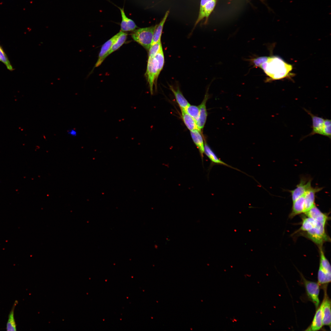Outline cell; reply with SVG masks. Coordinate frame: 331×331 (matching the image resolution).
Returning a JSON list of instances; mask_svg holds the SVG:
<instances>
[{
    "instance_id": "obj_1",
    "label": "cell",
    "mask_w": 331,
    "mask_h": 331,
    "mask_svg": "<svg viewBox=\"0 0 331 331\" xmlns=\"http://www.w3.org/2000/svg\"><path fill=\"white\" fill-rule=\"evenodd\" d=\"M268 76L267 82L280 80L289 77L292 70L291 64L279 56L268 57L267 60L260 67Z\"/></svg>"
},
{
    "instance_id": "obj_2",
    "label": "cell",
    "mask_w": 331,
    "mask_h": 331,
    "mask_svg": "<svg viewBox=\"0 0 331 331\" xmlns=\"http://www.w3.org/2000/svg\"><path fill=\"white\" fill-rule=\"evenodd\" d=\"M157 25L134 30L131 34V37L135 41L149 50L152 43L154 33Z\"/></svg>"
},
{
    "instance_id": "obj_3",
    "label": "cell",
    "mask_w": 331,
    "mask_h": 331,
    "mask_svg": "<svg viewBox=\"0 0 331 331\" xmlns=\"http://www.w3.org/2000/svg\"><path fill=\"white\" fill-rule=\"evenodd\" d=\"M161 71L155 58H148L145 76L151 94L153 93L154 86L156 84L158 78Z\"/></svg>"
},
{
    "instance_id": "obj_4",
    "label": "cell",
    "mask_w": 331,
    "mask_h": 331,
    "mask_svg": "<svg viewBox=\"0 0 331 331\" xmlns=\"http://www.w3.org/2000/svg\"><path fill=\"white\" fill-rule=\"evenodd\" d=\"M325 225L318 221L316 225L306 232L307 237L320 246L324 242L329 240L325 231Z\"/></svg>"
},
{
    "instance_id": "obj_5",
    "label": "cell",
    "mask_w": 331,
    "mask_h": 331,
    "mask_svg": "<svg viewBox=\"0 0 331 331\" xmlns=\"http://www.w3.org/2000/svg\"><path fill=\"white\" fill-rule=\"evenodd\" d=\"M312 178L310 177L302 176L299 183L294 189L289 190L291 194L292 202L304 195L306 192L312 186Z\"/></svg>"
},
{
    "instance_id": "obj_6",
    "label": "cell",
    "mask_w": 331,
    "mask_h": 331,
    "mask_svg": "<svg viewBox=\"0 0 331 331\" xmlns=\"http://www.w3.org/2000/svg\"><path fill=\"white\" fill-rule=\"evenodd\" d=\"M302 277L307 295L315 305L316 308L317 309L320 304L319 298L320 285L318 283L306 280L303 276Z\"/></svg>"
},
{
    "instance_id": "obj_7",
    "label": "cell",
    "mask_w": 331,
    "mask_h": 331,
    "mask_svg": "<svg viewBox=\"0 0 331 331\" xmlns=\"http://www.w3.org/2000/svg\"><path fill=\"white\" fill-rule=\"evenodd\" d=\"M303 109L310 115L311 118L312 124L311 127L312 128V131L309 134L303 137L301 140L308 136H311L316 134L322 135L323 128L325 119L322 117H320L313 114L310 111L305 108H303Z\"/></svg>"
},
{
    "instance_id": "obj_8",
    "label": "cell",
    "mask_w": 331,
    "mask_h": 331,
    "mask_svg": "<svg viewBox=\"0 0 331 331\" xmlns=\"http://www.w3.org/2000/svg\"><path fill=\"white\" fill-rule=\"evenodd\" d=\"M323 187H312L304 195V212L307 211L315 205V203L316 194L321 191Z\"/></svg>"
},
{
    "instance_id": "obj_9",
    "label": "cell",
    "mask_w": 331,
    "mask_h": 331,
    "mask_svg": "<svg viewBox=\"0 0 331 331\" xmlns=\"http://www.w3.org/2000/svg\"><path fill=\"white\" fill-rule=\"evenodd\" d=\"M120 33V31L107 41L102 46L101 51L99 54L96 63L95 67L99 66L107 57V55L114 42L116 40Z\"/></svg>"
},
{
    "instance_id": "obj_10",
    "label": "cell",
    "mask_w": 331,
    "mask_h": 331,
    "mask_svg": "<svg viewBox=\"0 0 331 331\" xmlns=\"http://www.w3.org/2000/svg\"><path fill=\"white\" fill-rule=\"evenodd\" d=\"M324 298L322 301L323 325L331 326V300L328 296L326 290L324 291Z\"/></svg>"
},
{
    "instance_id": "obj_11",
    "label": "cell",
    "mask_w": 331,
    "mask_h": 331,
    "mask_svg": "<svg viewBox=\"0 0 331 331\" xmlns=\"http://www.w3.org/2000/svg\"><path fill=\"white\" fill-rule=\"evenodd\" d=\"M207 93L206 94L204 99L201 104L198 106L199 108V116L196 122L197 129L200 131L203 128L205 124L207 116L206 103L208 98Z\"/></svg>"
},
{
    "instance_id": "obj_12",
    "label": "cell",
    "mask_w": 331,
    "mask_h": 331,
    "mask_svg": "<svg viewBox=\"0 0 331 331\" xmlns=\"http://www.w3.org/2000/svg\"><path fill=\"white\" fill-rule=\"evenodd\" d=\"M322 302L319 307L317 308L314 318L310 326L306 330V331H315L320 330L323 326Z\"/></svg>"
},
{
    "instance_id": "obj_13",
    "label": "cell",
    "mask_w": 331,
    "mask_h": 331,
    "mask_svg": "<svg viewBox=\"0 0 331 331\" xmlns=\"http://www.w3.org/2000/svg\"><path fill=\"white\" fill-rule=\"evenodd\" d=\"M304 213L307 217L325 224L328 219L327 215L322 212L315 205Z\"/></svg>"
},
{
    "instance_id": "obj_14",
    "label": "cell",
    "mask_w": 331,
    "mask_h": 331,
    "mask_svg": "<svg viewBox=\"0 0 331 331\" xmlns=\"http://www.w3.org/2000/svg\"><path fill=\"white\" fill-rule=\"evenodd\" d=\"M201 131L197 129L190 131L192 139L198 149L203 161L204 153V143Z\"/></svg>"
},
{
    "instance_id": "obj_15",
    "label": "cell",
    "mask_w": 331,
    "mask_h": 331,
    "mask_svg": "<svg viewBox=\"0 0 331 331\" xmlns=\"http://www.w3.org/2000/svg\"><path fill=\"white\" fill-rule=\"evenodd\" d=\"M119 8L122 17L120 24L121 31L125 32L134 30L137 27L135 22L126 16L123 8Z\"/></svg>"
},
{
    "instance_id": "obj_16",
    "label": "cell",
    "mask_w": 331,
    "mask_h": 331,
    "mask_svg": "<svg viewBox=\"0 0 331 331\" xmlns=\"http://www.w3.org/2000/svg\"><path fill=\"white\" fill-rule=\"evenodd\" d=\"M216 3V0L210 1L206 4L203 9L199 11L198 18L195 24V26L204 17L206 18L205 22H207L209 16L215 8Z\"/></svg>"
},
{
    "instance_id": "obj_17",
    "label": "cell",
    "mask_w": 331,
    "mask_h": 331,
    "mask_svg": "<svg viewBox=\"0 0 331 331\" xmlns=\"http://www.w3.org/2000/svg\"><path fill=\"white\" fill-rule=\"evenodd\" d=\"M204 153H205L207 156L208 157L211 163L214 164L222 165L237 170H238L242 172L239 169L228 165V164H226L219 159L208 145L205 141L204 143Z\"/></svg>"
},
{
    "instance_id": "obj_18",
    "label": "cell",
    "mask_w": 331,
    "mask_h": 331,
    "mask_svg": "<svg viewBox=\"0 0 331 331\" xmlns=\"http://www.w3.org/2000/svg\"><path fill=\"white\" fill-rule=\"evenodd\" d=\"M305 209L304 198V195L293 202L291 211L290 217L292 218L295 216L304 213Z\"/></svg>"
},
{
    "instance_id": "obj_19",
    "label": "cell",
    "mask_w": 331,
    "mask_h": 331,
    "mask_svg": "<svg viewBox=\"0 0 331 331\" xmlns=\"http://www.w3.org/2000/svg\"><path fill=\"white\" fill-rule=\"evenodd\" d=\"M169 89L174 94L177 102L178 104L181 109H185L190 104L183 96L179 88L175 89L171 86H169Z\"/></svg>"
},
{
    "instance_id": "obj_20",
    "label": "cell",
    "mask_w": 331,
    "mask_h": 331,
    "mask_svg": "<svg viewBox=\"0 0 331 331\" xmlns=\"http://www.w3.org/2000/svg\"><path fill=\"white\" fill-rule=\"evenodd\" d=\"M169 13V11H167L159 24L157 25L154 32L152 44L161 40L163 26Z\"/></svg>"
},
{
    "instance_id": "obj_21",
    "label": "cell",
    "mask_w": 331,
    "mask_h": 331,
    "mask_svg": "<svg viewBox=\"0 0 331 331\" xmlns=\"http://www.w3.org/2000/svg\"><path fill=\"white\" fill-rule=\"evenodd\" d=\"M182 117L184 124L187 128L192 131L197 129L196 121L189 115L185 109H181Z\"/></svg>"
},
{
    "instance_id": "obj_22",
    "label": "cell",
    "mask_w": 331,
    "mask_h": 331,
    "mask_svg": "<svg viewBox=\"0 0 331 331\" xmlns=\"http://www.w3.org/2000/svg\"><path fill=\"white\" fill-rule=\"evenodd\" d=\"M127 34L121 31L115 41L113 43L107 55V57L112 53L119 49L125 42L127 38Z\"/></svg>"
},
{
    "instance_id": "obj_23",
    "label": "cell",
    "mask_w": 331,
    "mask_h": 331,
    "mask_svg": "<svg viewBox=\"0 0 331 331\" xmlns=\"http://www.w3.org/2000/svg\"><path fill=\"white\" fill-rule=\"evenodd\" d=\"M331 273H328L319 266L318 278V283L320 285H326L331 282Z\"/></svg>"
},
{
    "instance_id": "obj_24",
    "label": "cell",
    "mask_w": 331,
    "mask_h": 331,
    "mask_svg": "<svg viewBox=\"0 0 331 331\" xmlns=\"http://www.w3.org/2000/svg\"><path fill=\"white\" fill-rule=\"evenodd\" d=\"M318 222L309 217L304 218L303 219L300 230H301L306 232L316 225Z\"/></svg>"
},
{
    "instance_id": "obj_25",
    "label": "cell",
    "mask_w": 331,
    "mask_h": 331,
    "mask_svg": "<svg viewBox=\"0 0 331 331\" xmlns=\"http://www.w3.org/2000/svg\"><path fill=\"white\" fill-rule=\"evenodd\" d=\"M17 301L15 302L13 308L9 315L8 319L6 325L7 331H16V325L14 318V310Z\"/></svg>"
},
{
    "instance_id": "obj_26",
    "label": "cell",
    "mask_w": 331,
    "mask_h": 331,
    "mask_svg": "<svg viewBox=\"0 0 331 331\" xmlns=\"http://www.w3.org/2000/svg\"><path fill=\"white\" fill-rule=\"evenodd\" d=\"M319 248L320 257L319 266L326 272L331 273L330 264L325 257L321 246Z\"/></svg>"
},
{
    "instance_id": "obj_27",
    "label": "cell",
    "mask_w": 331,
    "mask_h": 331,
    "mask_svg": "<svg viewBox=\"0 0 331 331\" xmlns=\"http://www.w3.org/2000/svg\"><path fill=\"white\" fill-rule=\"evenodd\" d=\"M185 110L195 120L196 123L199 116V108L198 106L190 105L185 109Z\"/></svg>"
},
{
    "instance_id": "obj_28",
    "label": "cell",
    "mask_w": 331,
    "mask_h": 331,
    "mask_svg": "<svg viewBox=\"0 0 331 331\" xmlns=\"http://www.w3.org/2000/svg\"><path fill=\"white\" fill-rule=\"evenodd\" d=\"M162 48L161 40L152 44L149 49L148 58L154 57Z\"/></svg>"
},
{
    "instance_id": "obj_29",
    "label": "cell",
    "mask_w": 331,
    "mask_h": 331,
    "mask_svg": "<svg viewBox=\"0 0 331 331\" xmlns=\"http://www.w3.org/2000/svg\"><path fill=\"white\" fill-rule=\"evenodd\" d=\"M0 61L3 63L9 70L12 71L14 70V69L11 65L7 56L0 45Z\"/></svg>"
},
{
    "instance_id": "obj_30",
    "label": "cell",
    "mask_w": 331,
    "mask_h": 331,
    "mask_svg": "<svg viewBox=\"0 0 331 331\" xmlns=\"http://www.w3.org/2000/svg\"><path fill=\"white\" fill-rule=\"evenodd\" d=\"M331 120L328 119H325L322 131V135L327 137L331 139Z\"/></svg>"
},
{
    "instance_id": "obj_31",
    "label": "cell",
    "mask_w": 331,
    "mask_h": 331,
    "mask_svg": "<svg viewBox=\"0 0 331 331\" xmlns=\"http://www.w3.org/2000/svg\"><path fill=\"white\" fill-rule=\"evenodd\" d=\"M268 56L257 57L251 60V62L255 67H260L263 63L266 61Z\"/></svg>"
},
{
    "instance_id": "obj_32",
    "label": "cell",
    "mask_w": 331,
    "mask_h": 331,
    "mask_svg": "<svg viewBox=\"0 0 331 331\" xmlns=\"http://www.w3.org/2000/svg\"><path fill=\"white\" fill-rule=\"evenodd\" d=\"M67 133L69 135L73 137H75L77 135V131L74 129H72L69 130L67 132Z\"/></svg>"
},
{
    "instance_id": "obj_33",
    "label": "cell",
    "mask_w": 331,
    "mask_h": 331,
    "mask_svg": "<svg viewBox=\"0 0 331 331\" xmlns=\"http://www.w3.org/2000/svg\"><path fill=\"white\" fill-rule=\"evenodd\" d=\"M214 0H201L200 3V11L204 7L208 2Z\"/></svg>"
}]
</instances>
